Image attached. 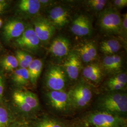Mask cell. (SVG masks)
Returning a JSON list of instances; mask_svg holds the SVG:
<instances>
[{
	"label": "cell",
	"mask_w": 127,
	"mask_h": 127,
	"mask_svg": "<svg viewBox=\"0 0 127 127\" xmlns=\"http://www.w3.org/2000/svg\"><path fill=\"white\" fill-rule=\"evenodd\" d=\"M15 56L17 59L19 68L27 69L33 60L31 55L27 51L21 50H17Z\"/></svg>",
	"instance_id": "cb8c5ba5"
},
{
	"label": "cell",
	"mask_w": 127,
	"mask_h": 127,
	"mask_svg": "<svg viewBox=\"0 0 127 127\" xmlns=\"http://www.w3.org/2000/svg\"><path fill=\"white\" fill-rule=\"evenodd\" d=\"M40 9L39 0H21L17 5L18 14L25 18L36 16Z\"/></svg>",
	"instance_id": "9a60e30c"
},
{
	"label": "cell",
	"mask_w": 127,
	"mask_h": 127,
	"mask_svg": "<svg viewBox=\"0 0 127 127\" xmlns=\"http://www.w3.org/2000/svg\"><path fill=\"white\" fill-rule=\"evenodd\" d=\"M75 52L79 55L81 61L89 63L95 59L97 56V48L95 43L92 41H88L78 46Z\"/></svg>",
	"instance_id": "2e32d148"
},
{
	"label": "cell",
	"mask_w": 127,
	"mask_h": 127,
	"mask_svg": "<svg viewBox=\"0 0 127 127\" xmlns=\"http://www.w3.org/2000/svg\"><path fill=\"white\" fill-rule=\"evenodd\" d=\"M67 93L73 112L86 108L93 97L91 87L84 81L77 82L67 91Z\"/></svg>",
	"instance_id": "3957f363"
},
{
	"label": "cell",
	"mask_w": 127,
	"mask_h": 127,
	"mask_svg": "<svg viewBox=\"0 0 127 127\" xmlns=\"http://www.w3.org/2000/svg\"><path fill=\"white\" fill-rule=\"evenodd\" d=\"M44 82L48 91H66L68 78L63 67L53 65L47 70Z\"/></svg>",
	"instance_id": "8992f818"
},
{
	"label": "cell",
	"mask_w": 127,
	"mask_h": 127,
	"mask_svg": "<svg viewBox=\"0 0 127 127\" xmlns=\"http://www.w3.org/2000/svg\"><path fill=\"white\" fill-rule=\"evenodd\" d=\"M9 114L4 107L0 106V127H6L9 123Z\"/></svg>",
	"instance_id": "4316f807"
},
{
	"label": "cell",
	"mask_w": 127,
	"mask_h": 127,
	"mask_svg": "<svg viewBox=\"0 0 127 127\" xmlns=\"http://www.w3.org/2000/svg\"><path fill=\"white\" fill-rule=\"evenodd\" d=\"M90 127H127V118L94 110L83 116L81 123Z\"/></svg>",
	"instance_id": "7a4b0ae2"
},
{
	"label": "cell",
	"mask_w": 127,
	"mask_h": 127,
	"mask_svg": "<svg viewBox=\"0 0 127 127\" xmlns=\"http://www.w3.org/2000/svg\"><path fill=\"white\" fill-rule=\"evenodd\" d=\"M0 64L6 72H13L18 66L17 59L13 55H7L3 57L0 61Z\"/></svg>",
	"instance_id": "603a6c76"
},
{
	"label": "cell",
	"mask_w": 127,
	"mask_h": 127,
	"mask_svg": "<svg viewBox=\"0 0 127 127\" xmlns=\"http://www.w3.org/2000/svg\"><path fill=\"white\" fill-rule=\"evenodd\" d=\"M45 96L48 104L55 114L66 116L73 113L67 91H48Z\"/></svg>",
	"instance_id": "5b68a950"
},
{
	"label": "cell",
	"mask_w": 127,
	"mask_h": 127,
	"mask_svg": "<svg viewBox=\"0 0 127 127\" xmlns=\"http://www.w3.org/2000/svg\"><path fill=\"white\" fill-rule=\"evenodd\" d=\"M1 43L0 42V50H1Z\"/></svg>",
	"instance_id": "8d00e7d4"
},
{
	"label": "cell",
	"mask_w": 127,
	"mask_h": 127,
	"mask_svg": "<svg viewBox=\"0 0 127 127\" xmlns=\"http://www.w3.org/2000/svg\"><path fill=\"white\" fill-rule=\"evenodd\" d=\"M8 3L6 1L0 0V9H5L7 7Z\"/></svg>",
	"instance_id": "1f68e13d"
},
{
	"label": "cell",
	"mask_w": 127,
	"mask_h": 127,
	"mask_svg": "<svg viewBox=\"0 0 127 127\" xmlns=\"http://www.w3.org/2000/svg\"><path fill=\"white\" fill-rule=\"evenodd\" d=\"M87 6L90 9L96 12H100L104 9L107 3L105 0H88Z\"/></svg>",
	"instance_id": "d4e9b609"
},
{
	"label": "cell",
	"mask_w": 127,
	"mask_h": 127,
	"mask_svg": "<svg viewBox=\"0 0 127 127\" xmlns=\"http://www.w3.org/2000/svg\"><path fill=\"white\" fill-rule=\"evenodd\" d=\"M71 30L78 36H86L91 35L93 32V27L90 18L81 14L73 19L71 26Z\"/></svg>",
	"instance_id": "8fae6325"
},
{
	"label": "cell",
	"mask_w": 127,
	"mask_h": 127,
	"mask_svg": "<svg viewBox=\"0 0 127 127\" xmlns=\"http://www.w3.org/2000/svg\"><path fill=\"white\" fill-rule=\"evenodd\" d=\"M25 25L19 19H13L5 24L2 35L5 41L9 42L20 36L26 29Z\"/></svg>",
	"instance_id": "7c38bea8"
},
{
	"label": "cell",
	"mask_w": 127,
	"mask_h": 127,
	"mask_svg": "<svg viewBox=\"0 0 127 127\" xmlns=\"http://www.w3.org/2000/svg\"><path fill=\"white\" fill-rule=\"evenodd\" d=\"M4 80L2 76L0 73V101L2 97L4 91Z\"/></svg>",
	"instance_id": "f546056e"
},
{
	"label": "cell",
	"mask_w": 127,
	"mask_h": 127,
	"mask_svg": "<svg viewBox=\"0 0 127 127\" xmlns=\"http://www.w3.org/2000/svg\"><path fill=\"white\" fill-rule=\"evenodd\" d=\"M106 83H120L127 84V75L125 72L120 73L113 75L106 82Z\"/></svg>",
	"instance_id": "484cf974"
},
{
	"label": "cell",
	"mask_w": 127,
	"mask_h": 127,
	"mask_svg": "<svg viewBox=\"0 0 127 127\" xmlns=\"http://www.w3.org/2000/svg\"><path fill=\"white\" fill-rule=\"evenodd\" d=\"M71 43L66 37L59 36L52 41L49 48V52L55 57L66 58L70 51Z\"/></svg>",
	"instance_id": "4fadbf2b"
},
{
	"label": "cell",
	"mask_w": 127,
	"mask_h": 127,
	"mask_svg": "<svg viewBox=\"0 0 127 127\" xmlns=\"http://www.w3.org/2000/svg\"><path fill=\"white\" fill-rule=\"evenodd\" d=\"M47 18L56 29H60L69 22L70 16L68 9L61 6H57L50 9Z\"/></svg>",
	"instance_id": "30bf717a"
},
{
	"label": "cell",
	"mask_w": 127,
	"mask_h": 127,
	"mask_svg": "<svg viewBox=\"0 0 127 127\" xmlns=\"http://www.w3.org/2000/svg\"><path fill=\"white\" fill-rule=\"evenodd\" d=\"M95 110H99L127 118V94L125 91H106L95 102Z\"/></svg>",
	"instance_id": "6da1fadb"
},
{
	"label": "cell",
	"mask_w": 127,
	"mask_h": 127,
	"mask_svg": "<svg viewBox=\"0 0 127 127\" xmlns=\"http://www.w3.org/2000/svg\"><path fill=\"white\" fill-rule=\"evenodd\" d=\"M43 67V62L41 59H33L27 68L29 76L30 82L35 85L40 76Z\"/></svg>",
	"instance_id": "ffe728a7"
},
{
	"label": "cell",
	"mask_w": 127,
	"mask_h": 127,
	"mask_svg": "<svg viewBox=\"0 0 127 127\" xmlns=\"http://www.w3.org/2000/svg\"><path fill=\"white\" fill-rule=\"evenodd\" d=\"M11 78L14 83L19 87L26 86L30 83L28 70L26 68H19L14 70Z\"/></svg>",
	"instance_id": "44dd1931"
},
{
	"label": "cell",
	"mask_w": 127,
	"mask_h": 127,
	"mask_svg": "<svg viewBox=\"0 0 127 127\" xmlns=\"http://www.w3.org/2000/svg\"><path fill=\"white\" fill-rule=\"evenodd\" d=\"M120 41L116 39H109L100 43V51L106 56L113 55L117 53L122 48Z\"/></svg>",
	"instance_id": "d6986e66"
},
{
	"label": "cell",
	"mask_w": 127,
	"mask_h": 127,
	"mask_svg": "<svg viewBox=\"0 0 127 127\" xmlns=\"http://www.w3.org/2000/svg\"><path fill=\"white\" fill-rule=\"evenodd\" d=\"M113 7L115 9H122L127 7V0H115L113 1Z\"/></svg>",
	"instance_id": "f1b7e54d"
},
{
	"label": "cell",
	"mask_w": 127,
	"mask_h": 127,
	"mask_svg": "<svg viewBox=\"0 0 127 127\" xmlns=\"http://www.w3.org/2000/svg\"><path fill=\"white\" fill-rule=\"evenodd\" d=\"M15 44L20 50L35 53L39 50L41 42L37 36L33 27L29 26L21 35L15 40Z\"/></svg>",
	"instance_id": "52a82bcc"
},
{
	"label": "cell",
	"mask_w": 127,
	"mask_h": 127,
	"mask_svg": "<svg viewBox=\"0 0 127 127\" xmlns=\"http://www.w3.org/2000/svg\"><path fill=\"white\" fill-rule=\"evenodd\" d=\"M123 66L122 57L116 54L105 56L101 65L104 72L113 75L121 73Z\"/></svg>",
	"instance_id": "5bb4252c"
},
{
	"label": "cell",
	"mask_w": 127,
	"mask_h": 127,
	"mask_svg": "<svg viewBox=\"0 0 127 127\" xmlns=\"http://www.w3.org/2000/svg\"><path fill=\"white\" fill-rule=\"evenodd\" d=\"M82 75L87 81L97 84L102 79L103 70L98 64H90L83 69Z\"/></svg>",
	"instance_id": "e0dca14e"
},
{
	"label": "cell",
	"mask_w": 127,
	"mask_h": 127,
	"mask_svg": "<svg viewBox=\"0 0 127 127\" xmlns=\"http://www.w3.org/2000/svg\"><path fill=\"white\" fill-rule=\"evenodd\" d=\"M127 14L123 15L122 18V26L121 35L124 37L127 36Z\"/></svg>",
	"instance_id": "83f0119b"
},
{
	"label": "cell",
	"mask_w": 127,
	"mask_h": 127,
	"mask_svg": "<svg viewBox=\"0 0 127 127\" xmlns=\"http://www.w3.org/2000/svg\"><path fill=\"white\" fill-rule=\"evenodd\" d=\"M32 24L33 30L41 43L47 44L54 35L55 27L47 18L42 17L34 18Z\"/></svg>",
	"instance_id": "ba28073f"
},
{
	"label": "cell",
	"mask_w": 127,
	"mask_h": 127,
	"mask_svg": "<svg viewBox=\"0 0 127 127\" xmlns=\"http://www.w3.org/2000/svg\"><path fill=\"white\" fill-rule=\"evenodd\" d=\"M73 127H89V126H86V125H84V124H82V123H80V124H78V125H74V126Z\"/></svg>",
	"instance_id": "d6a6232c"
},
{
	"label": "cell",
	"mask_w": 127,
	"mask_h": 127,
	"mask_svg": "<svg viewBox=\"0 0 127 127\" xmlns=\"http://www.w3.org/2000/svg\"><path fill=\"white\" fill-rule=\"evenodd\" d=\"M30 127L29 126H28L27 125H25V124H23V125H18V126H16V127Z\"/></svg>",
	"instance_id": "836d02e7"
},
{
	"label": "cell",
	"mask_w": 127,
	"mask_h": 127,
	"mask_svg": "<svg viewBox=\"0 0 127 127\" xmlns=\"http://www.w3.org/2000/svg\"><path fill=\"white\" fill-rule=\"evenodd\" d=\"M62 67L68 79L72 81L77 80L82 69V61L75 51L69 53L65 58Z\"/></svg>",
	"instance_id": "9c48e42d"
},
{
	"label": "cell",
	"mask_w": 127,
	"mask_h": 127,
	"mask_svg": "<svg viewBox=\"0 0 127 127\" xmlns=\"http://www.w3.org/2000/svg\"><path fill=\"white\" fill-rule=\"evenodd\" d=\"M39 1L40 4L41 8L42 7H46L49 6L51 5V4L53 2V0H39Z\"/></svg>",
	"instance_id": "4dcf8cb0"
},
{
	"label": "cell",
	"mask_w": 127,
	"mask_h": 127,
	"mask_svg": "<svg viewBox=\"0 0 127 127\" xmlns=\"http://www.w3.org/2000/svg\"><path fill=\"white\" fill-rule=\"evenodd\" d=\"M97 22L100 29L106 33L121 35L122 17L114 7L105 8L99 12Z\"/></svg>",
	"instance_id": "277c9868"
},
{
	"label": "cell",
	"mask_w": 127,
	"mask_h": 127,
	"mask_svg": "<svg viewBox=\"0 0 127 127\" xmlns=\"http://www.w3.org/2000/svg\"><path fill=\"white\" fill-rule=\"evenodd\" d=\"M12 98L16 105L23 114L28 115L35 112L26 103L21 95L20 90L15 91L12 95Z\"/></svg>",
	"instance_id": "7402d4cb"
},
{
	"label": "cell",
	"mask_w": 127,
	"mask_h": 127,
	"mask_svg": "<svg viewBox=\"0 0 127 127\" xmlns=\"http://www.w3.org/2000/svg\"><path fill=\"white\" fill-rule=\"evenodd\" d=\"M2 25V20L0 18V28L1 27Z\"/></svg>",
	"instance_id": "e575fe53"
},
{
	"label": "cell",
	"mask_w": 127,
	"mask_h": 127,
	"mask_svg": "<svg viewBox=\"0 0 127 127\" xmlns=\"http://www.w3.org/2000/svg\"><path fill=\"white\" fill-rule=\"evenodd\" d=\"M4 10V9H0V14L2 13Z\"/></svg>",
	"instance_id": "d590c367"
},
{
	"label": "cell",
	"mask_w": 127,
	"mask_h": 127,
	"mask_svg": "<svg viewBox=\"0 0 127 127\" xmlns=\"http://www.w3.org/2000/svg\"><path fill=\"white\" fill-rule=\"evenodd\" d=\"M72 123L57 116L45 115L37 121L33 127H73Z\"/></svg>",
	"instance_id": "ac0fdd59"
}]
</instances>
